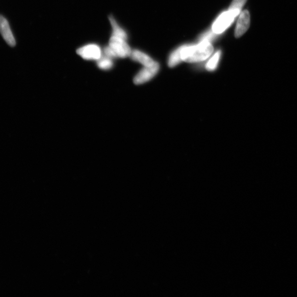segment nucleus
I'll return each mask as SVG.
<instances>
[{
	"mask_svg": "<svg viewBox=\"0 0 297 297\" xmlns=\"http://www.w3.org/2000/svg\"><path fill=\"white\" fill-rule=\"evenodd\" d=\"M214 51L212 45L208 41H202L198 45L183 46L181 50L182 61L188 63L198 62L206 60Z\"/></svg>",
	"mask_w": 297,
	"mask_h": 297,
	"instance_id": "1",
	"label": "nucleus"
},
{
	"mask_svg": "<svg viewBox=\"0 0 297 297\" xmlns=\"http://www.w3.org/2000/svg\"><path fill=\"white\" fill-rule=\"evenodd\" d=\"M109 47L114 51L116 57H130L132 50L125 40L118 36L112 35L109 41Z\"/></svg>",
	"mask_w": 297,
	"mask_h": 297,
	"instance_id": "2",
	"label": "nucleus"
},
{
	"mask_svg": "<svg viewBox=\"0 0 297 297\" xmlns=\"http://www.w3.org/2000/svg\"><path fill=\"white\" fill-rule=\"evenodd\" d=\"M160 66L156 62L152 66L144 67L134 78V83L137 85L148 82L156 76L158 72Z\"/></svg>",
	"mask_w": 297,
	"mask_h": 297,
	"instance_id": "3",
	"label": "nucleus"
},
{
	"mask_svg": "<svg viewBox=\"0 0 297 297\" xmlns=\"http://www.w3.org/2000/svg\"><path fill=\"white\" fill-rule=\"evenodd\" d=\"M236 17L227 11L223 12L212 25V31L217 34L223 33L233 22Z\"/></svg>",
	"mask_w": 297,
	"mask_h": 297,
	"instance_id": "4",
	"label": "nucleus"
},
{
	"mask_svg": "<svg viewBox=\"0 0 297 297\" xmlns=\"http://www.w3.org/2000/svg\"><path fill=\"white\" fill-rule=\"evenodd\" d=\"M77 53L87 60H99L102 57V50L96 44H89L78 49Z\"/></svg>",
	"mask_w": 297,
	"mask_h": 297,
	"instance_id": "5",
	"label": "nucleus"
},
{
	"mask_svg": "<svg viewBox=\"0 0 297 297\" xmlns=\"http://www.w3.org/2000/svg\"><path fill=\"white\" fill-rule=\"evenodd\" d=\"M250 22L249 12L247 10L241 12L235 30V35L237 38L240 37L247 31L250 26Z\"/></svg>",
	"mask_w": 297,
	"mask_h": 297,
	"instance_id": "6",
	"label": "nucleus"
},
{
	"mask_svg": "<svg viewBox=\"0 0 297 297\" xmlns=\"http://www.w3.org/2000/svg\"><path fill=\"white\" fill-rule=\"evenodd\" d=\"M0 33L6 43L11 46L15 47L16 40L11 31V29L7 20L3 16H0Z\"/></svg>",
	"mask_w": 297,
	"mask_h": 297,
	"instance_id": "7",
	"label": "nucleus"
},
{
	"mask_svg": "<svg viewBox=\"0 0 297 297\" xmlns=\"http://www.w3.org/2000/svg\"><path fill=\"white\" fill-rule=\"evenodd\" d=\"M130 57L133 60L140 63L144 67L152 66L156 62L146 54L137 50L132 51Z\"/></svg>",
	"mask_w": 297,
	"mask_h": 297,
	"instance_id": "8",
	"label": "nucleus"
},
{
	"mask_svg": "<svg viewBox=\"0 0 297 297\" xmlns=\"http://www.w3.org/2000/svg\"><path fill=\"white\" fill-rule=\"evenodd\" d=\"M109 19L112 27V35L118 36L125 40H126L127 39L126 33L119 26L113 17H110Z\"/></svg>",
	"mask_w": 297,
	"mask_h": 297,
	"instance_id": "9",
	"label": "nucleus"
},
{
	"mask_svg": "<svg viewBox=\"0 0 297 297\" xmlns=\"http://www.w3.org/2000/svg\"><path fill=\"white\" fill-rule=\"evenodd\" d=\"M183 46L175 50V51L171 54L168 62V65L170 68H173L182 61L181 58V50Z\"/></svg>",
	"mask_w": 297,
	"mask_h": 297,
	"instance_id": "10",
	"label": "nucleus"
},
{
	"mask_svg": "<svg viewBox=\"0 0 297 297\" xmlns=\"http://www.w3.org/2000/svg\"><path fill=\"white\" fill-rule=\"evenodd\" d=\"M246 2V0H233L228 11L235 17H236L241 14L242 8L245 5Z\"/></svg>",
	"mask_w": 297,
	"mask_h": 297,
	"instance_id": "11",
	"label": "nucleus"
},
{
	"mask_svg": "<svg viewBox=\"0 0 297 297\" xmlns=\"http://www.w3.org/2000/svg\"><path fill=\"white\" fill-rule=\"evenodd\" d=\"M113 65H114V63H113L111 58L107 56L100 58L97 62L98 68L103 70L111 69Z\"/></svg>",
	"mask_w": 297,
	"mask_h": 297,
	"instance_id": "12",
	"label": "nucleus"
},
{
	"mask_svg": "<svg viewBox=\"0 0 297 297\" xmlns=\"http://www.w3.org/2000/svg\"><path fill=\"white\" fill-rule=\"evenodd\" d=\"M221 52H217L211 59L208 61L206 65V69L209 71H213L216 69L220 60Z\"/></svg>",
	"mask_w": 297,
	"mask_h": 297,
	"instance_id": "13",
	"label": "nucleus"
},
{
	"mask_svg": "<svg viewBox=\"0 0 297 297\" xmlns=\"http://www.w3.org/2000/svg\"><path fill=\"white\" fill-rule=\"evenodd\" d=\"M215 35H216L214 32H209L207 33H205L202 36H201L200 41H208L210 42V41L213 39V37H214Z\"/></svg>",
	"mask_w": 297,
	"mask_h": 297,
	"instance_id": "14",
	"label": "nucleus"
}]
</instances>
